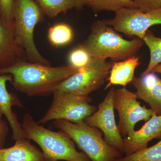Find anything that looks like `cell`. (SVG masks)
Returning a JSON list of instances; mask_svg holds the SVG:
<instances>
[{
	"label": "cell",
	"instance_id": "4fadbf2b",
	"mask_svg": "<svg viewBox=\"0 0 161 161\" xmlns=\"http://www.w3.org/2000/svg\"><path fill=\"white\" fill-rule=\"evenodd\" d=\"M136 90L137 99L147 103L153 112L161 115V79L153 72L139 77H134L132 81Z\"/></svg>",
	"mask_w": 161,
	"mask_h": 161
},
{
	"label": "cell",
	"instance_id": "52a82bcc",
	"mask_svg": "<svg viewBox=\"0 0 161 161\" xmlns=\"http://www.w3.org/2000/svg\"><path fill=\"white\" fill-rule=\"evenodd\" d=\"M51 104L44 116L37 123L45 124L52 120H64L74 124L85 119L97 111L98 108L90 104L89 96H77L55 91Z\"/></svg>",
	"mask_w": 161,
	"mask_h": 161
},
{
	"label": "cell",
	"instance_id": "277c9868",
	"mask_svg": "<svg viewBox=\"0 0 161 161\" xmlns=\"http://www.w3.org/2000/svg\"><path fill=\"white\" fill-rule=\"evenodd\" d=\"M53 126L65 132L91 161H115L123 154L107 143L103 133L85 122L72 123L64 120H54Z\"/></svg>",
	"mask_w": 161,
	"mask_h": 161
},
{
	"label": "cell",
	"instance_id": "3957f363",
	"mask_svg": "<svg viewBox=\"0 0 161 161\" xmlns=\"http://www.w3.org/2000/svg\"><path fill=\"white\" fill-rule=\"evenodd\" d=\"M21 124L27 138L40 147L47 161H91L83 152L76 150L74 141L62 130L46 129L28 113L24 115Z\"/></svg>",
	"mask_w": 161,
	"mask_h": 161
},
{
	"label": "cell",
	"instance_id": "6da1fadb",
	"mask_svg": "<svg viewBox=\"0 0 161 161\" xmlns=\"http://www.w3.org/2000/svg\"><path fill=\"white\" fill-rule=\"evenodd\" d=\"M80 69L70 65L52 67L24 61L0 69V75H11L14 87L29 97L47 96Z\"/></svg>",
	"mask_w": 161,
	"mask_h": 161
},
{
	"label": "cell",
	"instance_id": "ac0fdd59",
	"mask_svg": "<svg viewBox=\"0 0 161 161\" xmlns=\"http://www.w3.org/2000/svg\"><path fill=\"white\" fill-rule=\"evenodd\" d=\"M94 13L102 11L115 12L122 8H137L132 0H80Z\"/></svg>",
	"mask_w": 161,
	"mask_h": 161
},
{
	"label": "cell",
	"instance_id": "7a4b0ae2",
	"mask_svg": "<svg viewBox=\"0 0 161 161\" xmlns=\"http://www.w3.org/2000/svg\"><path fill=\"white\" fill-rule=\"evenodd\" d=\"M144 44L143 40L139 38L124 39L103 19L92 23L90 35L79 45L92 58H110L113 61H119L136 56Z\"/></svg>",
	"mask_w": 161,
	"mask_h": 161
},
{
	"label": "cell",
	"instance_id": "8fae6325",
	"mask_svg": "<svg viewBox=\"0 0 161 161\" xmlns=\"http://www.w3.org/2000/svg\"><path fill=\"white\" fill-rule=\"evenodd\" d=\"M154 139H161V115L153 112L149 120L140 130L131 132L123 138V153L125 155L143 150Z\"/></svg>",
	"mask_w": 161,
	"mask_h": 161
},
{
	"label": "cell",
	"instance_id": "5bb4252c",
	"mask_svg": "<svg viewBox=\"0 0 161 161\" xmlns=\"http://www.w3.org/2000/svg\"><path fill=\"white\" fill-rule=\"evenodd\" d=\"M28 61L26 52L18 43L14 28L4 26L0 19V69Z\"/></svg>",
	"mask_w": 161,
	"mask_h": 161
},
{
	"label": "cell",
	"instance_id": "5b68a950",
	"mask_svg": "<svg viewBox=\"0 0 161 161\" xmlns=\"http://www.w3.org/2000/svg\"><path fill=\"white\" fill-rule=\"evenodd\" d=\"M44 15L34 0H15L14 28L16 39L26 52L29 62L51 66L50 62L38 50L34 38L35 28L43 22Z\"/></svg>",
	"mask_w": 161,
	"mask_h": 161
},
{
	"label": "cell",
	"instance_id": "ba28073f",
	"mask_svg": "<svg viewBox=\"0 0 161 161\" xmlns=\"http://www.w3.org/2000/svg\"><path fill=\"white\" fill-rule=\"evenodd\" d=\"M103 20L128 37L143 40L151 26L161 25V8L146 12L137 8H122L115 12L113 19Z\"/></svg>",
	"mask_w": 161,
	"mask_h": 161
},
{
	"label": "cell",
	"instance_id": "e0dca14e",
	"mask_svg": "<svg viewBox=\"0 0 161 161\" xmlns=\"http://www.w3.org/2000/svg\"><path fill=\"white\" fill-rule=\"evenodd\" d=\"M45 15L54 18L61 13L70 9H82L84 7L80 0H34Z\"/></svg>",
	"mask_w": 161,
	"mask_h": 161
},
{
	"label": "cell",
	"instance_id": "2e32d148",
	"mask_svg": "<svg viewBox=\"0 0 161 161\" xmlns=\"http://www.w3.org/2000/svg\"><path fill=\"white\" fill-rule=\"evenodd\" d=\"M140 64V58L136 55L122 61H113L105 89L115 85L125 87L127 84L132 82L135 77V70Z\"/></svg>",
	"mask_w": 161,
	"mask_h": 161
},
{
	"label": "cell",
	"instance_id": "603a6c76",
	"mask_svg": "<svg viewBox=\"0 0 161 161\" xmlns=\"http://www.w3.org/2000/svg\"><path fill=\"white\" fill-rule=\"evenodd\" d=\"M15 0H0V19L4 26L14 27Z\"/></svg>",
	"mask_w": 161,
	"mask_h": 161
},
{
	"label": "cell",
	"instance_id": "8992f818",
	"mask_svg": "<svg viewBox=\"0 0 161 161\" xmlns=\"http://www.w3.org/2000/svg\"><path fill=\"white\" fill-rule=\"evenodd\" d=\"M112 64L113 61L108 62L106 59L93 58L87 66L64 80L55 91L67 95L89 96L107 80Z\"/></svg>",
	"mask_w": 161,
	"mask_h": 161
},
{
	"label": "cell",
	"instance_id": "9a60e30c",
	"mask_svg": "<svg viewBox=\"0 0 161 161\" xmlns=\"http://www.w3.org/2000/svg\"><path fill=\"white\" fill-rule=\"evenodd\" d=\"M0 161H47L42 151L31 144L30 140L16 141L14 145L0 149Z\"/></svg>",
	"mask_w": 161,
	"mask_h": 161
},
{
	"label": "cell",
	"instance_id": "d6986e66",
	"mask_svg": "<svg viewBox=\"0 0 161 161\" xmlns=\"http://www.w3.org/2000/svg\"><path fill=\"white\" fill-rule=\"evenodd\" d=\"M50 43L55 47H60L69 44L74 38L73 29L66 23H57L48 30L47 35Z\"/></svg>",
	"mask_w": 161,
	"mask_h": 161
},
{
	"label": "cell",
	"instance_id": "30bf717a",
	"mask_svg": "<svg viewBox=\"0 0 161 161\" xmlns=\"http://www.w3.org/2000/svg\"><path fill=\"white\" fill-rule=\"evenodd\" d=\"M115 91L114 87L111 88L99 103L97 111L86 119L84 121L90 126L101 130L107 143L123 154V138L119 131L114 114L113 104Z\"/></svg>",
	"mask_w": 161,
	"mask_h": 161
},
{
	"label": "cell",
	"instance_id": "7c38bea8",
	"mask_svg": "<svg viewBox=\"0 0 161 161\" xmlns=\"http://www.w3.org/2000/svg\"><path fill=\"white\" fill-rule=\"evenodd\" d=\"M11 79L10 75H0V116L4 115L8 121L12 131V138L16 141L27 138L22 124L12 110L13 106L23 108V104L15 94L9 93L6 88V83L10 82Z\"/></svg>",
	"mask_w": 161,
	"mask_h": 161
},
{
	"label": "cell",
	"instance_id": "484cf974",
	"mask_svg": "<svg viewBox=\"0 0 161 161\" xmlns=\"http://www.w3.org/2000/svg\"><path fill=\"white\" fill-rule=\"evenodd\" d=\"M153 73H158V74H161V64H158V65L156 66L151 71Z\"/></svg>",
	"mask_w": 161,
	"mask_h": 161
},
{
	"label": "cell",
	"instance_id": "cb8c5ba5",
	"mask_svg": "<svg viewBox=\"0 0 161 161\" xmlns=\"http://www.w3.org/2000/svg\"><path fill=\"white\" fill-rule=\"evenodd\" d=\"M137 9L148 12L161 8V0H132Z\"/></svg>",
	"mask_w": 161,
	"mask_h": 161
},
{
	"label": "cell",
	"instance_id": "9c48e42d",
	"mask_svg": "<svg viewBox=\"0 0 161 161\" xmlns=\"http://www.w3.org/2000/svg\"><path fill=\"white\" fill-rule=\"evenodd\" d=\"M137 99L135 93L125 87L115 90L113 104L119 116V131L124 138L135 130L137 123L142 120L147 121L153 114L151 109L142 106Z\"/></svg>",
	"mask_w": 161,
	"mask_h": 161
},
{
	"label": "cell",
	"instance_id": "ffe728a7",
	"mask_svg": "<svg viewBox=\"0 0 161 161\" xmlns=\"http://www.w3.org/2000/svg\"><path fill=\"white\" fill-rule=\"evenodd\" d=\"M150 52V60L142 76L151 72L153 69L161 63V38L156 36L151 31L148 30L143 39Z\"/></svg>",
	"mask_w": 161,
	"mask_h": 161
},
{
	"label": "cell",
	"instance_id": "d4e9b609",
	"mask_svg": "<svg viewBox=\"0 0 161 161\" xmlns=\"http://www.w3.org/2000/svg\"><path fill=\"white\" fill-rule=\"evenodd\" d=\"M0 116V149L4 148L6 136L8 133L9 128L7 124L2 120Z\"/></svg>",
	"mask_w": 161,
	"mask_h": 161
},
{
	"label": "cell",
	"instance_id": "7402d4cb",
	"mask_svg": "<svg viewBox=\"0 0 161 161\" xmlns=\"http://www.w3.org/2000/svg\"><path fill=\"white\" fill-rule=\"evenodd\" d=\"M92 58L88 52L79 44L69 53V65L77 69L82 68L87 66L92 61Z\"/></svg>",
	"mask_w": 161,
	"mask_h": 161
},
{
	"label": "cell",
	"instance_id": "44dd1931",
	"mask_svg": "<svg viewBox=\"0 0 161 161\" xmlns=\"http://www.w3.org/2000/svg\"><path fill=\"white\" fill-rule=\"evenodd\" d=\"M115 161H161V140L152 147L125 155Z\"/></svg>",
	"mask_w": 161,
	"mask_h": 161
}]
</instances>
